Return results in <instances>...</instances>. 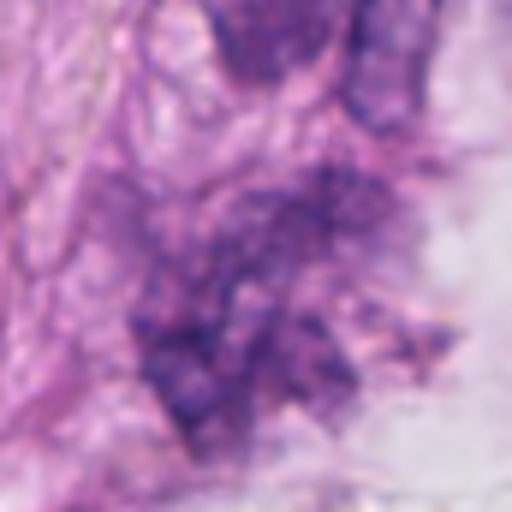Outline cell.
Listing matches in <instances>:
<instances>
[{"mask_svg":"<svg viewBox=\"0 0 512 512\" xmlns=\"http://www.w3.org/2000/svg\"><path fill=\"white\" fill-rule=\"evenodd\" d=\"M447 0H352L340 96L370 131H405L423 108Z\"/></svg>","mask_w":512,"mask_h":512,"instance_id":"cell-1","label":"cell"},{"mask_svg":"<svg viewBox=\"0 0 512 512\" xmlns=\"http://www.w3.org/2000/svg\"><path fill=\"white\" fill-rule=\"evenodd\" d=\"M239 84H280L328 42L334 0H197Z\"/></svg>","mask_w":512,"mask_h":512,"instance_id":"cell-2","label":"cell"}]
</instances>
